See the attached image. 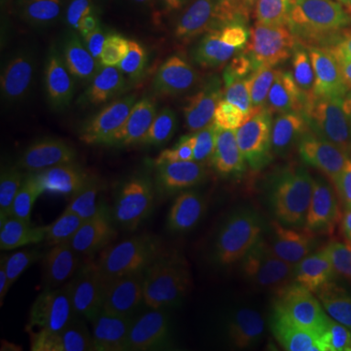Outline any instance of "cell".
Returning <instances> with one entry per match:
<instances>
[{
    "instance_id": "7402d4cb",
    "label": "cell",
    "mask_w": 351,
    "mask_h": 351,
    "mask_svg": "<svg viewBox=\"0 0 351 351\" xmlns=\"http://www.w3.org/2000/svg\"><path fill=\"white\" fill-rule=\"evenodd\" d=\"M55 351H73V348L71 346H59Z\"/></svg>"
},
{
    "instance_id": "9a60e30c",
    "label": "cell",
    "mask_w": 351,
    "mask_h": 351,
    "mask_svg": "<svg viewBox=\"0 0 351 351\" xmlns=\"http://www.w3.org/2000/svg\"><path fill=\"white\" fill-rule=\"evenodd\" d=\"M73 351H176L168 339L145 326L123 328L71 346Z\"/></svg>"
},
{
    "instance_id": "7a4b0ae2",
    "label": "cell",
    "mask_w": 351,
    "mask_h": 351,
    "mask_svg": "<svg viewBox=\"0 0 351 351\" xmlns=\"http://www.w3.org/2000/svg\"><path fill=\"white\" fill-rule=\"evenodd\" d=\"M151 299L119 277L92 276L59 291L39 314L34 332L59 346H75L123 328L145 326Z\"/></svg>"
},
{
    "instance_id": "9c48e42d",
    "label": "cell",
    "mask_w": 351,
    "mask_h": 351,
    "mask_svg": "<svg viewBox=\"0 0 351 351\" xmlns=\"http://www.w3.org/2000/svg\"><path fill=\"white\" fill-rule=\"evenodd\" d=\"M351 263V226L339 215H328L314 226L299 260L281 289L318 293L334 285Z\"/></svg>"
},
{
    "instance_id": "ffe728a7",
    "label": "cell",
    "mask_w": 351,
    "mask_h": 351,
    "mask_svg": "<svg viewBox=\"0 0 351 351\" xmlns=\"http://www.w3.org/2000/svg\"><path fill=\"white\" fill-rule=\"evenodd\" d=\"M324 4L336 22H351V0H324Z\"/></svg>"
},
{
    "instance_id": "ba28073f",
    "label": "cell",
    "mask_w": 351,
    "mask_h": 351,
    "mask_svg": "<svg viewBox=\"0 0 351 351\" xmlns=\"http://www.w3.org/2000/svg\"><path fill=\"white\" fill-rule=\"evenodd\" d=\"M123 18L121 0H45L43 34L64 49L101 47L117 34Z\"/></svg>"
},
{
    "instance_id": "ac0fdd59",
    "label": "cell",
    "mask_w": 351,
    "mask_h": 351,
    "mask_svg": "<svg viewBox=\"0 0 351 351\" xmlns=\"http://www.w3.org/2000/svg\"><path fill=\"white\" fill-rule=\"evenodd\" d=\"M351 322V291L343 297H334L314 313L311 328L332 326V324H350Z\"/></svg>"
},
{
    "instance_id": "52a82bcc",
    "label": "cell",
    "mask_w": 351,
    "mask_h": 351,
    "mask_svg": "<svg viewBox=\"0 0 351 351\" xmlns=\"http://www.w3.org/2000/svg\"><path fill=\"white\" fill-rule=\"evenodd\" d=\"M248 147L234 133L205 131L195 138L170 186V197L182 209L211 205L250 176Z\"/></svg>"
},
{
    "instance_id": "cb8c5ba5",
    "label": "cell",
    "mask_w": 351,
    "mask_h": 351,
    "mask_svg": "<svg viewBox=\"0 0 351 351\" xmlns=\"http://www.w3.org/2000/svg\"><path fill=\"white\" fill-rule=\"evenodd\" d=\"M279 351H289V350H279Z\"/></svg>"
},
{
    "instance_id": "d6986e66",
    "label": "cell",
    "mask_w": 351,
    "mask_h": 351,
    "mask_svg": "<svg viewBox=\"0 0 351 351\" xmlns=\"http://www.w3.org/2000/svg\"><path fill=\"white\" fill-rule=\"evenodd\" d=\"M41 336L36 332L32 334H18V336H10L2 341V351H47Z\"/></svg>"
},
{
    "instance_id": "603a6c76",
    "label": "cell",
    "mask_w": 351,
    "mask_h": 351,
    "mask_svg": "<svg viewBox=\"0 0 351 351\" xmlns=\"http://www.w3.org/2000/svg\"><path fill=\"white\" fill-rule=\"evenodd\" d=\"M348 66H350V73H351V57H350V64H348Z\"/></svg>"
},
{
    "instance_id": "44dd1931",
    "label": "cell",
    "mask_w": 351,
    "mask_h": 351,
    "mask_svg": "<svg viewBox=\"0 0 351 351\" xmlns=\"http://www.w3.org/2000/svg\"><path fill=\"white\" fill-rule=\"evenodd\" d=\"M265 2L276 6V8H295V6L301 4L302 0H265Z\"/></svg>"
},
{
    "instance_id": "4fadbf2b",
    "label": "cell",
    "mask_w": 351,
    "mask_h": 351,
    "mask_svg": "<svg viewBox=\"0 0 351 351\" xmlns=\"http://www.w3.org/2000/svg\"><path fill=\"white\" fill-rule=\"evenodd\" d=\"M188 25L189 16L182 0H141L133 20L135 49L156 61L164 39Z\"/></svg>"
},
{
    "instance_id": "30bf717a",
    "label": "cell",
    "mask_w": 351,
    "mask_h": 351,
    "mask_svg": "<svg viewBox=\"0 0 351 351\" xmlns=\"http://www.w3.org/2000/svg\"><path fill=\"white\" fill-rule=\"evenodd\" d=\"M293 127L295 112L287 94L274 82H260L258 101L234 135L262 158L276 160L287 149Z\"/></svg>"
},
{
    "instance_id": "5bb4252c",
    "label": "cell",
    "mask_w": 351,
    "mask_h": 351,
    "mask_svg": "<svg viewBox=\"0 0 351 351\" xmlns=\"http://www.w3.org/2000/svg\"><path fill=\"white\" fill-rule=\"evenodd\" d=\"M213 73L211 64L201 51H197L186 63L176 66L172 73H168V86L191 119H199Z\"/></svg>"
},
{
    "instance_id": "5b68a950",
    "label": "cell",
    "mask_w": 351,
    "mask_h": 351,
    "mask_svg": "<svg viewBox=\"0 0 351 351\" xmlns=\"http://www.w3.org/2000/svg\"><path fill=\"white\" fill-rule=\"evenodd\" d=\"M314 230L313 207L299 195L271 203L246 252L230 265L217 291L256 293L281 287Z\"/></svg>"
},
{
    "instance_id": "8992f818",
    "label": "cell",
    "mask_w": 351,
    "mask_h": 351,
    "mask_svg": "<svg viewBox=\"0 0 351 351\" xmlns=\"http://www.w3.org/2000/svg\"><path fill=\"white\" fill-rule=\"evenodd\" d=\"M125 115L143 151L160 160L182 162L197 138L193 119L152 66H145L133 78L127 90Z\"/></svg>"
},
{
    "instance_id": "6da1fadb",
    "label": "cell",
    "mask_w": 351,
    "mask_h": 351,
    "mask_svg": "<svg viewBox=\"0 0 351 351\" xmlns=\"http://www.w3.org/2000/svg\"><path fill=\"white\" fill-rule=\"evenodd\" d=\"M269 207V189L228 201L164 254L160 281L172 289L219 287L230 265L250 246Z\"/></svg>"
},
{
    "instance_id": "8fae6325",
    "label": "cell",
    "mask_w": 351,
    "mask_h": 351,
    "mask_svg": "<svg viewBox=\"0 0 351 351\" xmlns=\"http://www.w3.org/2000/svg\"><path fill=\"white\" fill-rule=\"evenodd\" d=\"M260 96V80L237 66L217 69L199 115L203 131L234 133L248 117Z\"/></svg>"
},
{
    "instance_id": "2e32d148",
    "label": "cell",
    "mask_w": 351,
    "mask_h": 351,
    "mask_svg": "<svg viewBox=\"0 0 351 351\" xmlns=\"http://www.w3.org/2000/svg\"><path fill=\"white\" fill-rule=\"evenodd\" d=\"M197 51L199 49H197L195 36L189 32V27H182L164 39L160 49H158V55H156V63L168 75L176 66L191 59Z\"/></svg>"
},
{
    "instance_id": "7c38bea8",
    "label": "cell",
    "mask_w": 351,
    "mask_h": 351,
    "mask_svg": "<svg viewBox=\"0 0 351 351\" xmlns=\"http://www.w3.org/2000/svg\"><path fill=\"white\" fill-rule=\"evenodd\" d=\"M306 180L320 191H351V110L316 138L306 160Z\"/></svg>"
},
{
    "instance_id": "3957f363",
    "label": "cell",
    "mask_w": 351,
    "mask_h": 351,
    "mask_svg": "<svg viewBox=\"0 0 351 351\" xmlns=\"http://www.w3.org/2000/svg\"><path fill=\"white\" fill-rule=\"evenodd\" d=\"M127 115L106 94L90 141V174L104 213L123 219L137 213L149 186V166Z\"/></svg>"
},
{
    "instance_id": "277c9868",
    "label": "cell",
    "mask_w": 351,
    "mask_h": 351,
    "mask_svg": "<svg viewBox=\"0 0 351 351\" xmlns=\"http://www.w3.org/2000/svg\"><path fill=\"white\" fill-rule=\"evenodd\" d=\"M69 115L43 101L18 121L2 149V186L14 203H32L55 188L69 147Z\"/></svg>"
},
{
    "instance_id": "e0dca14e",
    "label": "cell",
    "mask_w": 351,
    "mask_h": 351,
    "mask_svg": "<svg viewBox=\"0 0 351 351\" xmlns=\"http://www.w3.org/2000/svg\"><path fill=\"white\" fill-rule=\"evenodd\" d=\"M311 351H351V322L314 328Z\"/></svg>"
}]
</instances>
